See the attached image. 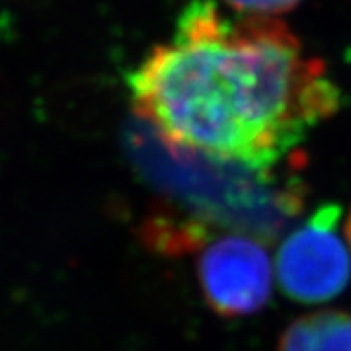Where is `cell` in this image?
Here are the masks:
<instances>
[{
	"label": "cell",
	"mask_w": 351,
	"mask_h": 351,
	"mask_svg": "<svg viewBox=\"0 0 351 351\" xmlns=\"http://www.w3.org/2000/svg\"><path fill=\"white\" fill-rule=\"evenodd\" d=\"M127 80L137 115L168 147L256 170H269L341 104L324 63L302 55L287 25L232 22L211 0H193L174 41Z\"/></svg>",
	"instance_id": "obj_1"
},
{
	"label": "cell",
	"mask_w": 351,
	"mask_h": 351,
	"mask_svg": "<svg viewBox=\"0 0 351 351\" xmlns=\"http://www.w3.org/2000/svg\"><path fill=\"white\" fill-rule=\"evenodd\" d=\"M341 209L324 203L283 240L276 276L289 299L318 304L336 299L351 279V258L338 226Z\"/></svg>",
	"instance_id": "obj_2"
},
{
	"label": "cell",
	"mask_w": 351,
	"mask_h": 351,
	"mask_svg": "<svg viewBox=\"0 0 351 351\" xmlns=\"http://www.w3.org/2000/svg\"><path fill=\"white\" fill-rule=\"evenodd\" d=\"M197 279L203 299L217 316L246 318L271 299L274 265L262 239L228 232L207 242L197 258Z\"/></svg>",
	"instance_id": "obj_3"
},
{
	"label": "cell",
	"mask_w": 351,
	"mask_h": 351,
	"mask_svg": "<svg viewBox=\"0 0 351 351\" xmlns=\"http://www.w3.org/2000/svg\"><path fill=\"white\" fill-rule=\"evenodd\" d=\"M277 351H351V314L316 311L291 322Z\"/></svg>",
	"instance_id": "obj_4"
},
{
	"label": "cell",
	"mask_w": 351,
	"mask_h": 351,
	"mask_svg": "<svg viewBox=\"0 0 351 351\" xmlns=\"http://www.w3.org/2000/svg\"><path fill=\"white\" fill-rule=\"evenodd\" d=\"M225 2L234 10L248 14V16L274 18L277 14L293 10L301 0H225Z\"/></svg>",
	"instance_id": "obj_5"
},
{
	"label": "cell",
	"mask_w": 351,
	"mask_h": 351,
	"mask_svg": "<svg viewBox=\"0 0 351 351\" xmlns=\"http://www.w3.org/2000/svg\"><path fill=\"white\" fill-rule=\"evenodd\" d=\"M346 237H348V242H350V248H351V211L348 215V221H346Z\"/></svg>",
	"instance_id": "obj_6"
}]
</instances>
